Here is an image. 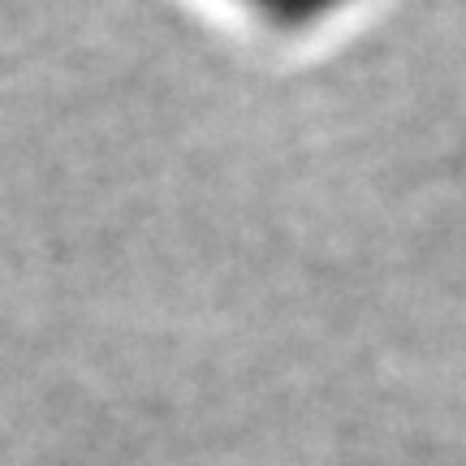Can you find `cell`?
<instances>
[{
	"mask_svg": "<svg viewBox=\"0 0 466 466\" xmlns=\"http://www.w3.org/2000/svg\"><path fill=\"white\" fill-rule=\"evenodd\" d=\"M247 5L264 17V22L294 31V26H311V22H319V17L337 14L346 0H247Z\"/></svg>",
	"mask_w": 466,
	"mask_h": 466,
	"instance_id": "obj_1",
	"label": "cell"
}]
</instances>
